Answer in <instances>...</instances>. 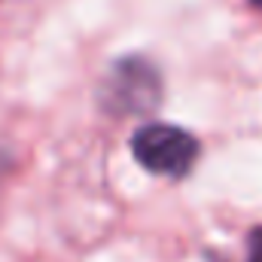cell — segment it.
Masks as SVG:
<instances>
[{"label": "cell", "instance_id": "obj_4", "mask_svg": "<svg viewBox=\"0 0 262 262\" xmlns=\"http://www.w3.org/2000/svg\"><path fill=\"white\" fill-rule=\"evenodd\" d=\"M253 3H256V6H259V9H262V0H253Z\"/></svg>", "mask_w": 262, "mask_h": 262}, {"label": "cell", "instance_id": "obj_3", "mask_svg": "<svg viewBox=\"0 0 262 262\" xmlns=\"http://www.w3.org/2000/svg\"><path fill=\"white\" fill-rule=\"evenodd\" d=\"M247 262H262V226L253 229L247 238Z\"/></svg>", "mask_w": 262, "mask_h": 262}, {"label": "cell", "instance_id": "obj_1", "mask_svg": "<svg viewBox=\"0 0 262 262\" xmlns=\"http://www.w3.org/2000/svg\"><path fill=\"white\" fill-rule=\"evenodd\" d=\"M162 104V76L156 64L128 55L107 70L101 82V107L113 116H146Z\"/></svg>", "mask_w": 262, "mask_h": 262}, {"label": "cell", "instance_id": "obj_2", "mask_svg": "<svg viewBox=\"0 0 262 262\" xmlns=\"http://www.w3.org/2000/svg\"><path fill=\"white\" fill-rule=\"evenodd\" d=\"M131 152L134 159L159 177H186L198 162V140L183 128L149 122L143 128L134 131L131 137Z\"/></svg>", "mask_w": 262, "mask_h": 262}]
</instances>
